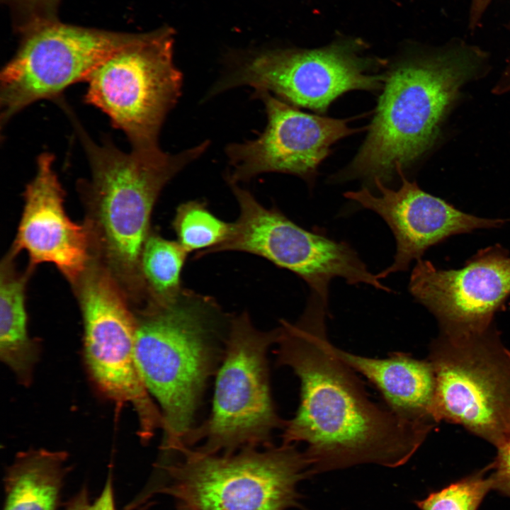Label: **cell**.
Returning <instances> with one entry per match:
<instances>
[{"mask_svg": "<svg viewBox=\"0 0 510 510\" xmlns=\"http://www.w3.org/2000/svg\"><path fill=\"white\" fill-rule=\"evenodd\" d=\"M13 57L0 74V120L4 127L38 101H55L71 85L86 81L111 55L142 33H125L64 24L57 19L22 30Z\"/></svg>", "mask_w": 510, "mask_h": 510, "instance_id": "obj_11", "label": "cell"}, {"mask_svg": "<svg viewBox=\"0 0 510 510\" xmlns=\"http://www.w3.org/2000/svg\"><path fill=\"white\" fill-rule=\"evenodd\" d=\"M72 286L81 314L84 357L90 378L109 400L131 405L138 435L142 442H148L162 429L163 418L137 366L133 308L110 273L93 259Z\"/></svg>", "mask_w": 510, "mask_h": 510, "instance_id": "obj_9", "label": "cell"}, {"mask_svg": "<svg viewBox=\"0 0 510 510\" xmlns=\"http://www.w3.org/2000/svg\"><path fill=\"white\" fill-rule=\"evenodd\" d=\"M134 312L137 366L163 418L162 449L173 454L196 426L208 380L223 357L222 312L210 297L185 289L168 304Z\"/></svg>", "mask_w": 510, "mask_h": 510, "instance_id": "obj_4", "label": "cell"}, {"mask_svg": "<svg viewBox=\"0 0 510 510\" xmlns=\"http://www.w3.org/2000/svg\"><path fill=\"white\" fill-rule=\"evenodd\" d=\"M67 460L62 450L38 448L18 453L6 471L3 510H57Z\"/></svg>", "mask_w": 510, "mask_h": 510, "instance_id": "obj_19", "label": "cell"}, {"mask_svg": "<svg viewBox=\"0 0 510 510\" xmlns=\"http://www.w3.org/2000/svg\"><path fill=\"white\" fill-rule=\"evenodd\" d=\"M364 44L339 40L317 49H275L250 54L234 62L208 96L248 86L293 106L324 113L339 96L383 86L385 75L368 73L375 62L362 55Z\"/></svg>", "mask_w": 510, "mask_h": 510, "instance_id": "obj_10", "label": "cell"}, {"mask_svg": "<svg viewBox=\"0 0 510 510\" xmlns=\"http://www.w3.org/2000/svg\"><path fill=\"white\" fill-rule=\"evenodd\" d=\"M80 140L89 178L78 182L91 257L119 285L133 308L147 296L141 256L156 201L166 183L200 157L209 142L170 154L160 147L123 152L108 138L96 142L72 107L63 109Z\"/></svg>", "mask_w": 510, "mask_h": 510, "instance_id": "obj_2", "label": "cell"}, {"mask_svg": "<svg viewBox=\"0 0 510 510\" xmlns=\"http://www.w3.org/2000/svg\"><path fill=\"white\" fill-rule=\"evenodd\" d=\"M497 449V457L489 465L493 489L510 497V437Z\"/></svg>", "mask_w": 510, "mask_h": 510, "instance_id": "obj_24", "label": "cell"}, {"mask_svg": "<svg viewBox=\"0 0 510 510\" xmlns=\"http://www.w3.org/2000/svg\"><path fill=\"white\" fill-rule=\"evenodd\" d=\"M402 183L397 189L387 187L379 180L374 184L378 193L368 188L344 193L346 198L380 216L390 228L396 241L392 264L379 273V279L405 271L413 260L449 237L477 229L498 228L504 219H488L465 213L443 199L431 195L400 171Z\"/></svg>", "mask_w": 510, "mask_h": 510, "instance_id": "obj_15", "label": "cell"}, {"mask_svg": "<svg viewBox=\"0 0 510 510\" xmlns=\"http://www.w3.org/2000/svg\"><path fill=\"white\" fill-rule=\"evenodd\" d=\"M434 416L463 426L496 448L510 437V351L494 327L444 333L432 341Z\"/></svg>", "mask_w": 510, "mask_h": 510, "instance_id": "obj_7", "label": "cell"}, {"mask_svg": "<svg viewBox=\"0 0 510 510\" xmlns=\"http://www.w3.org/2000/svg\"><path fill=\"white\" fill-rule=\"evenodd\" d=\"M489 467L466 477L416 502L421 510H477L493 489Z\"/></svg>", "mask_w": 510, "mask_h": 510, "instance_id": "obj_22", "label": "cell"}, {"mask_svg": "<svg viewBox=\"0 0 510 510\" xmlns=\"http://www.w3.org/2000/svg\"><path fill=\"white\" fill-rule=\"evenodd\" d=\"M492 0H470L468 28L475 30L481 26L483 16Z\"/></svg>", "mask_w": 510, "mask_h": 510, "instance_id": "obj_26", "label": "cell"}, {"mask_svg": "<svg viewBox=\"0 0 510 510\" xmlns=\"http://www.w3.org/2000/svg\"><path fill=\"white\" fill-rule=\"evenodd\" d=\"M328 300L311 294L295 323L283 320L277 362L300 381V402L285 421L284 443H305L312 475L359 465L405 464L435 425L408 421L373 402L327 334Z\"/></svg>", "mask_w": 510, "mask_h": 510, "instance_id": "obj_1", "label": "cell"}, {"mask_svg": "<svg viewBox=\"0 0 510 510\" xmlns=\"http://www.w3.org/2000/svg\"><path fill=\"white\" fill-rule=\"evenodd\" d=\"M335 351L375 387L387 408L397 416L415 423H437L434 416L436 377L428 358L417 359L404 352H392L385 358H370L336 346Z\"/></svg>", "mask_w": 510, "mask_h": 510, "instance_id": "obj_17", "label": "cell"}, {"mask_svg": "<svg viewBox=\"0 0 510 510\" xmlns=\"http://www.w3.org/2000/svg\"><path fill=\"white\" fill-rule=\"evenodd\" d=\"M11 250L0 270V358L24 386L30 385L39 361L40 346L28 332L26 307L28 279L33 271L19 272Z\"/></svg>", "mask_w": 510, "mask_h": 510, "instance_id": "obj_18", "label": "cell"}, {"mask_svg": "<svg viewBox=\"0 0 510 510\" xmlns=\"http://www.w3.org/2000/svg\"><path fill=\"white\" fill-rule=\"evenodd\" d=\"M231 225L198 200L181 204L172 222L177 242L188 253L200 250L198 257L222 244L229 235Z\"/></svg>", "mask_w": 510, "mask_h": 510, "instance_id": "obj_21", "label": "cell"}, {"mask_svg": "<svg viewBox=\"0 0 510 510\" xmlns=\"http://www.w3.org/2000/svg\"><path fill=\"white\" fill-rule=\"evenodd\" d=\"M239 214L227 239L205 255L228 251L261 256L293 272L311 292L328 298L329 285L335 278L346 283H365L390 292L367 268L356 251L337 242L298 226L279 210L266 208L237 183H230Z\"/></svg>", "mask_w": 510, "mask_h": 510, "instance_id": "obj_12", "label": "cell"}, {"mask_svg": "<svg viewBox=\"0 0 510 510\" xmlns=\"http://www.w3.org/2000/svg\"><path fill=\"white\" fill-rule=\"evenodd\" d=\"M487 53L460 39L415 55L386 74L367 137L337 177L387 183L435 142L460 88L485 67Z\"/></svg>", "mask_w": 510, "mask_h": 510, "instance_id": "obj_3", "label": "cell"}, {"mask_svg": "<svg viewBox=\"0 0 510 510\" xmlns=\"http://www.w3.org/2000/svg\"><path fill=\"white\" fill-rule=\"evenodd\" d=\"M278 327L256 329L246 312L230 319L209 417L186 435L184 446L206 454H230L246 447L272 446V434L284 426L272 400L267 362Z\"/></svg>", "mask_w": 510, "mask_h": 510, "instance_id": "obj_6", "label": "cell"}, {"mask_svg": "<svg viewBox=\"0 0 510 510\" xmlns=\"http://www.w3.org/2000/svg\"><path fill=\"white\" fill-rule=\"evenodd\" d=\"M174 35L170 27L142 33L105 60L86 81L84 101L124 132L131 149L159 147L161 128L181 96Z\"/></svg>", "mask_w": 510, "mask_h": 510, "instance_id": "obj_8", "label": "cell"}, {"mask_svg": "<svg viewBox=\"0 0 510 510\" xmlns=\"http://www.w3.org/2000/svg\"><path fill=\"white\" fill-rule=\"evenodd\" d=\"M136 504L123 510H135ZM65 510H119L115 504L113 482L110 473L99 496L91 499L86 487H83L67 504Z\"/></svg>", "mask_w": 510, "mask_h": 510, "instance_id": "obj_23", "label": "cell"}, {"mask_svg": "<svg viewBox=\"0 0 510 510\" xmlns=\"http://www.w3.org/2000/svg\"><path fill=\"white\" fill-rule=\"evenodd\" d=\"M510 30V23L508 25ZM510 91V60L508 62L506 69L504 70L500 80L494 89V92L497 94L506 93Z\"/></svg>", "mask_w": 510, "mask_h": 510, "instance_id": "obj_27", "label": "cell"}, {"mask_svg": "<svg viewBox=\"0 0 510 510\" xmlns=\"http://www.w3.org/2000/svg\"><path fill=\"white\" fill-rule=\"evenodd\" d=\"M509 252L499 244L477 251L459 269L419 259L409 290L437 319L441 332L481 331L510 296Z\"/></svg>", "mask_w": 510, "mask_h": 510, "instance_id": "obj_14", "label": "cell"}, {"mask_svg": "<svg viewBox=\"0 0 510 510\" xmlns=\"http://www.w3.org/2000/svg\"><path fill=\"white\" fill-rule=\"evenodd\" d=\"M6 1L26 16V21L23 26V29L38 22L56 19L54 16V12L59 0Z\"/></svg>", "mask_w": 510, "mask_h": 510, "instance_id": "obj_25", "label": "cell"}, {"mask_svg": "<svg viewBox=\"0 0 510 510\" xmlns=\"http://www.w3.org/2000/svg\"><path fill=\"white\" fill-rule=\"evenodd\" d=\"M55 157L45 152L36 160V171L26 187L24 205L11 249L24 251L31 269L54 265L71 285L88 267L90 241L84 224H77L64 208V191L54 169Z\"/></svg>", "mask_w": 510, "mask_h": 510, "instance_id": "obj_16", "label": "cell"}, {"mask_svg": "<svg viewBox=\"0 0 510 510\" xmlns=\"http://www.w3.org/2000/svg\"><path fill=\"white\" fill-rule=\"evenodd\" d=\"M254 95L264 103L267 124L256 139L227 147L229 184L268 172L290 174L312 182L332 145L358 131L348 126V119L304 113L268 92Z\"/></svg>", "mask_w": 510, "mask_h": 510, "instance_id": "obj_13", "label": "cell"}, {"mask_svg": "<svg viewBox=\"0 0 510 510\" xmlns=\"http://www.w3.org/2000/svg\"><path fill=\"white\" fill-rule=\"evenodd\" d=\"M188 254L177 241L151 232L140 263L147 295L144 306L168 304L178 297L183 290L181 273Z\"/></svg>", "mask_w": 510, "mask_h": 510, "instance_id": "obj_20", "label": "cell"}, {"mask_svg": "<svg viewBox=\"0 0 510 510\" xmlns=\"http://www.w3.org/2000/svg\"><path fill=\"white\" fill-rule=\"evenodd\" d=\"M164 465L169 482L161 492L194 510H287L297 487L311 475L304 451L294 443L230 454H206L185 446Z\"/></svg>", "mask_w": 510, "mask_h": 510, "instance_id": "obj_5", "label": "cell"}, {"mask_svg": "<svg viewBox=\"0 0 510 510\" xmlns=\"http://www.w3.org/2000/svg\"><path fill=\"white\" fill-rule=\"evenodd\" d=\"M178 510H194V509H193L192 508H191L190 506H188L186 504L180 503L179 506L178 507Z\"/></svg>", "mask_w": 510, "mask_h": 510, "instance_id": "obj_28", "label": "cell"}]
</instances>
